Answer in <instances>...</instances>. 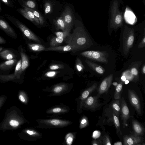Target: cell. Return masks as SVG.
<instances>
[{
	"mask_svg": "<svg viewBox=\"0 0 145 145\" xmlns=\"http://www.w3.org/2000/svg\"><path fill=\"white\" fill-rule=\"evenodd\" d=\"M129 82V81L128 80H126L125 81V84H128Z\"/></svg>",
	"mask_w": 145,
	"mask_h": 145,
	"instance_id": "cell-53",
	"label": "cell"
},
{
	"mask_svg": "<svg viewBox=\"0 0 145 145\" xmlns=\"http://www.w3.org/2000/svg\"><path fill=\"white\" fill-rule=\"evenodd\" d=\"M123 83L120 81L116 86L114 97L116 99H119L120 97L121 92L122 89Z\"/></svg>",
	"mask_w": 145,
	"mask_h": 145,
	"instance_id": "cell-27",
	"label": "cell"
},
{
	"mask_svg": "<svg viewBox=\"0 0 145 145\" xmlns=\"http://www.w3.org/2000/svg\"><path fill=\"white\" fill-rule=\"evenodd\" d=\"M131 71L132 74L135 76H136L138 74V71L136 68H132Z\"/></svg>",
	"mask_w": 145,
	"mask_h": 145,
	"instance_id": "cell-44",
	"label": "cell"
},
{
	"mask_svg": "<svg viewBox=\"0 0 145 145\" xmlns=\"http://www.w3.org/2000/svg\"><path fill=\"white\" fill-rule=\"evenodd\" d=\"M113 76V74H111L102 81L98 89L99 94L101 95L107 92L112 84Z\"/></svg>",
	"mask_w": 145,
	"mask_h": 145,
	"instance_id": "cell-12",
	"label": "cell"
},
{
	"mask_svg": "<svg viewBox=\"0 0 145 145\" xmlns=\"http://www.w3.org/2000/svg\"><path fill=\"white\" fill-rule=\"evenodd\" d=\"M97 84L95 83L88 89L84 91L81 95V99L83 101H85L97 88Z\"/></svg>",
	"mask_w": 145,
	"mask_h": 145,
	"instance_id": "cell-21",
	"label": "cell"
},
{
	"mask_svg": "<svg viewBox=\"0 0 145 145\" xmlns=\"http://www.w3.org/2000/svg\"><path fill=\"white\" fill-rule=\"evenodd\" d=\"M102 144L105 145H111L109 137L107 135H105L103 138Z\"/></svg>",
	"mask_w": 145,
	"mask_h": 145,
	"instance_id": "cell-33",
	"label": "cell"
},
{
	"mask_svg": "<svg viewBox=\"0 0 145 145\" xmlns=\"http://www.w3.org/2000/svg\"><path fill=\"white\" fill-rule=\"evenodd\" d=\"M88 124V121L87 118L84 117L82 119L80 124V127L81 128L85 127Z\"/></svg>",
	"mask_w": 145,
	"mask_h": 145,
	"instance_id": "cell-35",
	"label": "cell"
},
{
	"mask_svg": "<svg viewBox=\"0 0 145 145\" xmlns=\"http://www.w3.org/2000/svg\"><path fill=\"white\" fill-rule=\"evenodd\" d=\"M9 123L10 125L14 127H17L19 124L18 122L17 121L14 120H10L9 122Z\"/></svg>",
	"mask_w": 145,
	"mask_h": 145,
	"instance_id": "cell-40",
	"label": "cell"
},
{
	"mask_svg": "<svg viewBox=\"0 0 145 145\" xmlns=\"http://www.w3.org/2000/svg\"><path fill=\"white\" fill-rule=\"evenodd\" d=\"M122 20V17L120 15H117L115 18V22L117 24H120Z\"/></svg>",
	"mask_w": 145,
	"mask_h": 145,
	"instance_id": "cell-41",
	"label": "cell"
},
{
	"mask_svg": "<svg viewBox=\"0 0 145 145\" xmlns=\"http://www.w3.org/2000/svg\"><path fill=\"white\" fill-rule=\"evenodd\" d=\"M102 144V142L100 140H94L92 142L93 145H99Z\"/></svg>",
	"mask_w": 145,
	"mask_h": 145,
	"instance_id": "cell-43",
	"label": "cell"
},
{
	"mask_svg": "<svg viewBox=\"0 0 145 145\" xmlns=\"http://www.w3.org/2000/svg\"><path fill=\"white\" fill-rule=\"evenodd\" d=\"M23 7L25 8L32 12L35 17L39 19L40 24L42 25L44 23V19L43 17L38 11H36L35 9L28 8L25 7Z\"/></svg>",
	"mask_w": 145,
	"mask_h": 145,
	"instance_id": "cell-28",
	"label": "cell"
},
{
	"mask_svg": "<svg viewBox=\"0 0 145 145\" xmlns=\"http://www.w3.org/2000/svg\"><path fill=\"white\" fill-rule=\"evenodd\" d=\"M145 46V37L144 35V36L142 39L141 42L140 43L138 46V47L139 48H142L144 47Z\"/></svg>",
	"mask_w": 145,
	"mask_h": 145,
	"instance_id": "cell-39",
	"label": "cell"
},
{
	"mask_svg": "<svg viewBox=\"0 0 145 145\" xmlns=\"http://www.w3.org/2000/svg\"><path fill=\"white\" fill-rule=\"evenodd\" d=\"M52 5L49 2H46L44 5V12L46 14L50 13L51 11Z\"/></svg>",
	"mask_w": 145,
	"mask_h": 145,
	"instance_id": "cell-32",
	"label": "cell"
},
{
	"mask_svg": "<svg viewBox=\"0 0 145 145\" xmlns=\"http://www.w3.org/2000/svg\"><path fill=\"white\" fill-rule=\"evenodd\" d=\"M0 29L12 38L16 39L17 38V34L14 29L1 16H0Z\"/></svg>",
	"mask_w": 145,
	"mask_h": 145,
	"instance_id": "cell-5",
	"label": "cell"
},
{
	"mask_svg": "<svg viewBox=\"0 0 145 145\" xmlns=\"http://www.w3.org/2000/svg\"><path fill=\"white\" fill-rule=\"evenodd\" d=\"M121 79L123 81H125L126 80V78L124 76H121Z\"/></svg>",
	"mask_w": 145,
	"mask_h": 145,
	"instance_id": "cell-51",
	"label": "cell"
},
{
	"mask_svg": "<svg viewBox=\"0 0 145 145\" xmlns=\"http://www.w3.org/2000/svg\"><path fill=\"white\" fill-rule=\"evenodd\" d=\"M66 37V42L72 46L75 51L84 48L87 45L88 37L82 29L77 27L73 33Z\"/></svg>",
	"mask_w": 145,
	"mask_h": 145,
	"instance_id": "cell-1",
	"label": "cell"
},
{
	"mask_svg": "<svg viewBox=\"0 0 145 145\" xmlns=\"http://www.w3.org/2000/svg\"><path fill=\"white\" fill-rule=\"evenodd\" d=\"M100 134L101 133L100 132L97 131H95L93 133V137L96 138L99 137Z\"/></svg>",
	"mask_w": 145,
	"mask_h": 145,
	"instance_id": "cell-42",
	"label": "cell"
},
{
	"mask_svg": "<svg viewBox=\"0 0 145 145\" xmlns=\"http://www.w3.org/2000/svg\"><path fill=\"white\" fill-rule=\"evenodd\" d=\"M23 8L18 9V12L26 19L36 24L39 25L40 23L39 19L35 17L33 12L25 8Z\"/></svg>",
	"mask_w": 145,
	"mask_h": 145,
	"instance_id": "cell-13",
	"label": "cell"
},
{
	"mask_svg": "<svg viewBox=\"0 0 145 145\" xmlns=\"http://www.w3.org/2000/svg\"><path fill=\"white\" fill-rule=\"evenodd\" d=\"M64 39L60 37H54L51 39L50 46V47H54L59 45L63 42Z\"/></svg>",
	"mask_w": 145,
	"mask_h": 145,
	"instance_id": "cell-24",
	"label": "cell"
},
{
	"mask_svg": "<svg viewBox=\"0 0 145 145\" xmlns=\"http://www.w3.org/2000/svg\"><path fill=\"white\" fill-rule=\"evenodd\" d=\"M19 99L22 102H24L25 101V99L23 96L22 95H20L19 96Z\"/></svg>",
	"mask_w": 145,
	"mask_h": 145,
	"instance_id": "cell-48",
	"label": "cell"
},
{
	"mask_svg": "<svg viewBox=\"0 0 145 145\" xmlns=\"http://www.w3.org/2000/svg\"><path fill=\"white\" fill-rule=\"evenodd\" d=\"M44 51H56L67 52L70 51H75V50L72 46L68 44L67 45L62 46H57L54 47H50L45 48Z\"/></svg>",
	"mask_w": 145,
	"mask_h": 145,
	"instance_id": "cell-19",
	"label": "cell"
},
{
	"mask_svg": "<svg viewBox=\"0 0 145 145\" xmlns=\"http://www.w3.org/2000/svg\"><path fill=\"white\" fill-rule=\"evenodd\" d=\"M62 110V109L60 108H56L52 110V112L54 113H57L60 112Z\"/></svg>",
	"mask_w": 145,
	"mask_h": 145,
	"instance_id": "cell-45",
	"label": "cell"
},
{
	"mask_svg": "<svg viewBox=\"0 0 145 145\" xmlns=\"http://www.w3.org/2000/svg\"><path fill=\"white\" fill-rule=\"evenodd\" d=\"M120 106L121 117L122 121V124L123 128L127 126V120L130 118L129 110L123 98L121 99Z\"/></svg>",
	"mask_w": 145,
	"mask_h": 145,
	"instance_id": "cell-8",
	"label": "cell"
},
{
	"mask_svg": "<svg viewBox=\"0 0 145 145\" xmlns=\"http://www.w3.org/2000/svg\"><path fill=\"white\" fill-rule=\"evenodd\" d=\"M3 48L2 47H0V52H1L3 50Z\"/></svg>",
	"mask_w": 145,
	"mask_h": 145,
	"instance_id": "cell-54",
	"label": "cell"
},
{
	"mask_svg": "<svg viewBox=\"0 0 145 145\" xmlns=\"http://www.w3.org/2000/svg\"><path fill=\"white\" fill-rule=\"evenodd\" d=\"M142 71L143 72V73L144 74H145V66L144 65L142 69Z\"/></svg>",
	"mask_w": 145,
	"mask_h": 145,
	"instance_id": "cell-52",
	"label": "cell"
},
{
	"mask_svg": "<svg viewBox=\"0 0 145 145\" xmlns=\"http://www.w3.org/2000/svg\"><path fill=\"white\" fill-rule=\"evenodd\" d=\"M54 23L58 29H60L63 31L65 30L67 28H68L61 16L55 20Z\"/></svg>",
	"mask_w": 145,
	"mask_h": 145,
	"instance_id": "cell-23",
	"label": "cell"
},
{
	"mask_svg": "<svg viewBox=\"0 0 145 145\" xmlns=\"http://www.w3.org/2000/svg\"><path fill=\"white\" fill-rule=\"evenodd\" d=\"M63 67L62 65L58 64L53 65L50 67V68L51 70H56Z\"/></svg>",
	"mask_w": 145,
	"mask_h": 145,
	"instance_id": "cell-37",
	"label": "cell"
},
{
	"mask_svg": "<svg viewBox=\"0 0 145 145\" xmlns=\"http://www.w3.org/2000/svg\"><path fill=\"white\" fill-rule=\"evenodd\" d=\"M85 61L89 67L97 73L103 74L105 72V69L101 66L88 59Z\"/></svg>",
	"mask_w": 145,
	"mask_h": 145,
	"instance_id": "cell-18",
	"label": "cell"
},
{
	"mask_svg": "<svg viewBox=\"0 0 145 145\" xmlns=\"http://www.w3.org/2000/svg\"><path fill=\"white\" fill-rule=\"evenodd\" d=\"M18 61L16 59H15L7 60L0 63V74L11 70L16 65Z\"/></svg>",
	"mask_w": 145,
	"mask_h": 145,
	"instance_id": "cell-14",
	"label": "cell"
},
{
	"mask_svg": "<svg viewBox=\"0 0 145 145\" xmlns=\"http://www.w3.org/2000/svg\"><path fill=\"white\" fill-rule=\"evenodd\" d=\"M68 27L71 28L73 22V16L72 10L69 7H66L61 16Z\"/></svg>",
	"mask_w": 145,
	"mask_h": 145,
	"instance_id": "cell-11",
	"label": "cell"
},
{
	"mask_svg": "<svg viewBox=\"0 0 145 145\" xmlns=\"http://www.w3.org/2000/svg\"><path fill=\"white\" fill-rule=\"evenodd\" d=\"M114 144V145H122V144L121 142H115Z\"/></svg>",
	"mask_w": 145,
	"mask_h": 145,
	"instance_id": "cell-50",
	"label": "cell"
},
{
	"mask_svg": "<svg viewBox=\"0 0 145 145\" xmlns=\"http://www.w3.org/2000/svg\"><path fill=\"white\" fill-rule=\"evenodd\" d=\"M72 140L73 139L72 137H69L67 139V143H69H69H70V144H71L72 141Z\"/></svg>",
	"mask_w": 145,
	"mask_h": 145,
	"instance_id": "cell-47",
	"label": "cell"
},
{
	"mask_svg": "<svg viewBox=\"0 0 145 145\" xmlns=\"http://www.w3.org/2000/svg\"><path fill=\"white\" fill-rule=\"evenodd\" d=\"M29 48L31 50L35 51L44 50L45 48L42 45L39 44L29 43L28 44Z\"/></svg>",
	"mask_w": 145,
	"mask_h": 145,
	"instance_id": "cell-26",
	"label": "cell"
},
{
	"mask_svg": "<svg viewBox=\"0 0 145 145\" xmlns=\"http://www.w3.org/2000/svg\"><path fill=\"white\" fill-rule=\"evenodd\" d=\"M65 87V85H61L57 86L55 87L53 90L55 93H59L62 91Z\"/></svg>",
	"mask_w": 145,
	"mask_h": 145,
	"instance_id": "cell-36",
	"label": "cell"
},
{
	"mask_svg": "<svg viewBox=\"0 0 145 145\" xmlns=\"http://www.w3.org/2000/svg\"><path fill=\"white\" fill-rule=\"evenodd\" d=\"M7 6L13 8L15 4V0H1Z\"/></svg>",
	"mask_w": 145,
	"mask_h": 145,
	"instance_id": "cell-34",
	"label": "cell"
},
{
	"mask_svg": "<svg viewBox=\"0 0 145 145\" xmlns=\"http://www.w3.org/2000/svg\"><path fill=\"white\" fill-rule=\"evenodd\" d=\"M128 94L131 105L134 107L137 113L139 114H141V104L138 96L133 90L129 89L128 91Z\"/></svg>",
	"mask_w": 145,
	"mask_h": 145,
	"instance_id": "cell-7",
	"label": "cell"
},
{
	"mask_svg": "<svg viewBox=\"0 0 145 145\" xmlns=\"http://www.w3.org/2000/svg\"><path fill=\"white\" fill-rule=\"evenodd\" d=\"M17 55L13 51L9 49H5L0 52V58L5 60L16 59Z\"/></svg>",
	"mask_w": 145,
	"mask_h": 145,
	"instance_id": "cell-16",
	"label": "cell"
},
{
	"mask_svg": "<svg viewBox=\"0 0 145 145\" xmlns=\"http://www.w3.org/2000/svg\"><path fill=\"white\" fill-rule=\"evenodd\" d=\"M112 107L116 115L118 117L120 111V106L119 99H116L113 103Z\"/></svg>",
	"mask_w": 145,
	"mask_h": 145,
	"instance_id": "cell-25",
	"label": "cell"
},
{
	"mask_svg": "<svg viewBox=\"0 0 145 145\" xmlns=\"http://www.w3.org/2000/svg\"><path fill=\"white\" fill-rule=\"evenodd\" d=\"M132 123L135 133L134 135L140 136L144 135V129L142 125L135 120H132Z\"/></svg>",
	"mask_w": 145,
	"mask_h": 145,
	"instance_id": "cell-17",
	"label": "cell"
},
{
	"mask_svg": "<svg viewBox=\"0 0 145 145\" xmlns=\"http://www.w3.org/2000/svg\"><path fill=\"white\" fill-rule=\"evenodd\" d=\"M7 43L6 41L0 36V44H5Z\"/></svg>",
	"mask_w": 145,
	"mask_h": 145,
	"instance_id": "cell-46",
	"label": "cell"
},
{
	"mask_svg": "<svg viewBox=\"0 0 145 145\" xmlns=\"http://www.w3.org/2000/svg\"><path fill=\"white\" fill-rule=\"evenodd\" d=\"M20 4L22 7L35 9L36 4L33 0H17Z\"/></svg>",
	"mask_w": 145,
	"mask_h": 145,
	"instance_id": "cell-20",
	"label": "cell"
},
{
	"mask_svg": "<svg viewBox=\"0 0 145 145\" xmlns=\"http://www.w3.org/2000/svg\"><path fill=\"white\" fill-rule=\"evenodd\" d=\"M2 10L1 8V5L0 4V12H1Z\"/></svg>",
	"mask_w": 145,
	"mask_h": 145,
	"instance_id": "cell-55",
	"label": "cell"
},
{
	"mask_svg": "<svg viewBox=\"0 0 145 145\" xmlns=\"http://www.w3.org/2000/svg\"><path fill=\"white\" fill-rule=\"evenodd\" d=\"M57 72L54 71H49L46 73L45 75L48 77H53L57 74Z\"/></svg>",
	"mask_w": 145,
	"mask_h": 145,
	"instance_id": "cell-38",
	"label": "cell"
},
{
	"mask_svg": "<svg viewBox=\"0 0 145 145\" xmlns=\"http://www.w3.org/2000/svg\"><path fill=\"white\" fill-rule=\"evenodd\" d=\"M134 40V35L132 30L124 33L122 38V46L124 53L127 54L132 47Z\"/></svg>",
	"mask_w": 145,
	"mask_h": 145,
	"instance_id": "cell-4",
	"label": "cell"
},
{
	"mask_svg": "<svg viewBox=\"0 0 145 145\" xmlns=\"http://www.w3.org/2000/svg\"><path fill=\"white\" fill-rule=\"evenodd\" d=\"M112 116L114 123L116 127L117 133L120 132L121 134V131L120 129V125L118 117L115 114L114 111L113 112Z\"/></svg>",
	"mask_w": 145,
	"mask_h": 145,
	"instance_id": "cell-29",
	"label": "cell"
},
{
	"mask_svg": "<svg viewBox=\"0 0 145 145\" xmlns=\"http://www.w3.org/2000/svg\"><path fill=\"white\" fill-rule=\"evenodd\" d=\"M21 59V71L23 72L27 67L29 65V59L27 56L21 46L18 48Z\"/></svg>",
	"mask_w": 145,
	"mask_h": 145,
	"instance_id": "cell-15",
	"label": "cell"
},
{
	"mask_svg": "<svg viewBox=\"0 0 145 145\" xmlns=\"http://www.w3.org/2000/svg\"><path fill=\"white\" fill-rule=\"evenodd\" d=\"M26 132L27 133L30 135H33L36 133L35 132H34L33 131L29 130H27Z\"/></svg>",
	"mask_w": 145,
	"mask_h": 145,
	"instance_id": "cell-49",
	"label": "cell"
},
{
	"mask_svg": "<svg viewBox=\"0 0 145 145\" xmlns=\"http://www.w3.org/2000/svg\"><path fill=\"white\" fill-rule=\"evenodd\" d=\"M71 28L70 27L67 28L62 32H56L55 34L57 37L63 38L64 39L69 34Z\"/></svg>",
	"mask_w": 145,
	"mask_h": 145,
	"instance_id": "cell-30",
	"label": "cell"
},
{
	"mask_svg": "<svg viewBox=\"0 0 145 145\" xmlns=\"http://www.w3.org/2000/svg\"><path fill=\"white\" fill-rule=\"evenodd\" d=\"M21 59L17 62L15 69L14 73L9 74H0V80H9L15 78H20L23 72L21 71Z\"/></svg>",
	"mask_w": 145,
	"mask_h": 145,
	"instance_id": "cell-6",
	"label": "cell"
},
{
	"mask_svg": "<svg viewBox=\"0 0 145 145\" xmlns=\"http://www.w3.org/2000/svg\"><path fill=\"white\" fill-rule=\"evenodd\" d=\"M76 68L79 72L82 71L84 69L83 66L81 61L79 58H78L76 60Z\"/></svg>",
	"mask_w": 145,
	"mask_h": 145,
	"instance_id": "cell-31",
	"label": "cell"
},
{
	"mask_svg": "<svg viewBox=\"0 0 145 145\" xmlns=\"http://www.w3.org/2000/svg\"><path fill=\"white\" fill-rule=\"evenodd\" d=\"M82 56L89 59L95 61L107 63L108 62V54L105 52L94 51L89 50L83 52L81 53Z\"/></svg>",
	"mask_w": 145,
	"mask_h": 145,
	"instance_id": "cell-3",
	"label": "cell"
},
{
	"mask_svg": "<svg viewBox=\"0 0 145 145\" xmlns=\"http://www.w3.org/2000/svg\"><path fill=\"white\" fill-rule=\"evenodd\" d=\"M100 95L98 94L96 96H90L88 97L85 100L84 102V106L87 108L95 110L101 105L99 103L98 99Z\"/></svg>",
	"mask_w": 145,
	"mask_h": 145,
	"instance_id": "cell-9",
	"label": "cell"
},
{
	"mask_svg": "<svg viewBox=\"0 0 145 145\" xmlns=\"http://www.w3.org/2000/svg\"><path fill=\"white\" fill-rule=\"evenodd\" d=\"M44 123L54 126H63L67 125L68 123L67 121L57 119H52L44 121Z\"/></svg>",
	"mask_w": 145,
	"mask_h": 145,
	"instance_id": "cell-22",
	"label": "cell"
},
{
	"mask_svg": "<svg viewBox=\"0 0 145 145\" xmlns=\"http://www.w3.org/2000/svg\"><path fill=\"white\" fill-rule=\"evenodd\" d=\"M6 16L13 25L20 29L25 37L29 40L41 43L38 37L20 20L12 16L7 14Z\"/></svg>",
	"mask_w": 145,
	"mask_h": 145,
	"instance_id": "cell-2",
	"label": "cell"
},
{
	"mask_svg": "<svg viewBox=\"0 0 145 145\" xmlns=\"http://www.w3.org/2000/svg\"><path fill=\"white\" fill-rule=\"evenodd\" d=\"M124 145H139L144 141V138L140 136L126 135L123 137Z\"/></svg>",
	"mask_w": 145,
	"mask_h": 145,
	"instance_id": "cell-10",
	"label": "cell"
}]
</instances>
